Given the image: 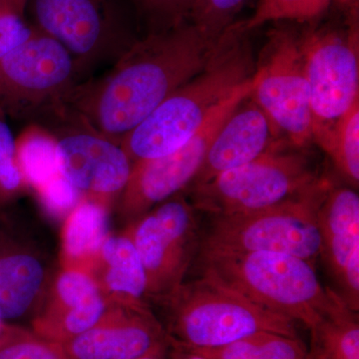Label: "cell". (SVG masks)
Here are the masks:
<instances>
[{
	"instance_id": "1",
	"label": "cell",
	"mask_w": 359,
	"mask_h": 359,
	"mask_svg": "<svg viewBox=\"0 0 359 359\" xmlns=\"http://www.w3.org/2000/svg\"><path fill=\"white\" fill-rule=\"evenodd\" d=\"M226 32L212 39L191 21L148 32L107 72L77 84L65 102L99 133L120 144L175 90L207 67Z\"/></svg>"
},
{
	"instance_id": "2",
	"label": "cell",
	"mask_w": 359,
	"mask_h": 359,
	"mask_svg": "<svg viewBox=\"0 0 359 359\" xmlns=\"http://www.w3.org/2000/svg\"><path fill=\"white\" fill-rule=\"evenodd\" d=\"M244 21L226 30L211 62L175 90L126 135L120 145L132 164L178 150L191 140L217 109L252 79L256 71Z\"/></svg>"
},
{
	"instance_id": "3",
	"label": "cell",
	"mask_w": 359,
	"mask_h": 359,
	"mask_svg": "<svg viewBox=\"0 0 359 359\" xmlns=\"http://www.w3.org/2000/svg\"><path fill=\"white\" fill-rule=\"evenodd\" d=\"M200 266L203 278L309 330L342 301L323 287L313 264L287 254L201 249Z\"/></svg>"
},
{
	"instance_id": "4",
	"label": "cell",
	"mask_w": 359,
	"mask_h": 359,
	"mask_svg": "<svg viewBox=\"0 0 359 359\" xmlns=\"http://www.w3.org/2000/svg\"><path fill=\"white\" fill-rule=\"evenodd\" d=\"M170 344L200 351L229 346L259 332L297 337L295 321L257 306L201 276L167 295Z\"/></svg>"
},
{
	"instance_id": "5",
	"label": "cell",
	"mask_w": 359,
	"mask_h": 359,
	"mask_svg": "<svg viewBox=\"0 0 359 359\" xmlns=\"http://www.w3.org/2000/svg\"><path fill=\"white\" fill-rule=\"evenodd\" d=\"M330 185L323 178L306 193L273 207L212 216L201 249L280 252L313 264L320 254L318 209Z\"/></svg>"
},
{
	"instance_id": "6",
	"label": "cell",
	"mask_w": 359,
	"mask_h": 359,
	"mask_svg": "<svg viewBox=\"0 0 359 359\" xmlns=\"http://www.w3.org/2000/svg\"><path fill=\"white\" fill-rule=\"evenodd\" d=\"M30 25L65 47L79 83L112 66L136 41L116 0H28Z\"/></svg>"
},
{
	"instance_id": "7",
	"label": "cell",
	"mask_w": 359,
	"mask_h": 359,
	"mask_svg": "<svg viewBox=\"0 0 359 359\" xmlns=\"http://www.w3.org/2000/svg\"><path fill=\"white\" fill-rule=\"evenodd\" d=\"M290 149L294 148L269 151L202 185L191 187L194 208L212 216L240 214L273 207L306 193L323 178L306 155Z\"/></svg>"
},
{
	"instance_id": "8",
	"label": "cell",
	"mask_w": 359,
	"mask_h": 359,
	"mask_svg": "<svg viewBox=\"0 0 359 359\" xmlns=\"http://www.w3.org/2000/svg\"><path fill=\"white\" fill-rule=\"evenodd\" d=\"M32 124L50 135L59 172L80 195L105 205L121 196L133 164L120 144L96 131L65 102L47 108Z\"/></svg>"
},
{
	"instance_id": "9",
	"label": "cell",
	"mask_w": 359,
	"mask_h": 359,
	"mask_svg": "<svg viewBox=\"0 0 359 359\" xmlns=\"http://www.w3.org/2000/svg\"><path fill=\"white\" fill-rule=\"evenodd\" d=\"M313 118L321 149L335 124L359 101L358 30L321 29L299 37Z\"/></svg>"
},
{
	"instance_id": "10",
	"label": "cell",
	"mask_w": 359,
	"mask_h": 359,
	"mask_svg": "<svg viewBox=\"0 0 359 359\" xmlns=\"http://www.w3.org/2000/svg\"><path fill=\"white\" fill-rule=\"evenodd\" d=\"M79 84L74 61L55 39L39 32L0 60V111L32 123L65 102Z\"/></svg>"
},
{
	"instance_id": "11",
	"label": "cell",
	"mask_w": 359,
	"mask_h": 359,
	"mask_svg": "<svg viewBox=\"0 0 359 359\" xmlns=\"http://www.w3.org/2000/svg\"><path fill=\"white\" fill-rule=\"evenodd\" d=\"M250 98L292 148L313 142V118L299 36L289 30L271 33L254 74Z\"/></svg>"
},
{
	"instance_id": "12",
	"label": "cell",
	"mask_w": 359,
	"mask_h": 359,
	"mask_svg": "<svg viewBox=\"0 0 359 359\" xmlns=\"http://www.w3.org/2000/svg\"><path fill=\"white\" fill-rule=\"evenodd\" d=\"M254 77L217 109L204 127L178 150L132 165L128 183L120 196L125 216L140 218L156 205L174 197L192 184L212 139L231 111L252 93Z\"/></svg>"
},
{
	"instance_id": "13",
	"label": "cell",
	"mask_w": 359,
	"mask_h": 359,
	"mask_svg": "<svg viewBox=\"0 0 359 359\" xmlns=\"http://www.w3.org/2000/svg\"><path fill=\"white\" fill-rule=\"evenodd\" d=\"M195 210L177 194L138 218L130 237L147 275L148 294L167 297L183 283L197 243Z\"/></svg>"
},
{
	"instance_id": "14",
	"label": "cell",
	"mask_w": 359,
	"mask_h": 359,
	"mask_svg": "<svg viewBox=\"0 0 359 359\" xmlns=\"http://www.w3.org/2000/svg\"><path fill=\"white\" fill-rule=\"evenodd\" d=\"M320 254L347 308L359 309V196L330 185L318 212Z\"/></svg>"
},
{
	"instance_id": "15",
	"label": "cell",
	"mask_w": 359,
	"mask_h": 359,
	"mask_svg": "<svg viewBox=\"0 0 359 359\" xmlns=\"http://www.w3.org/2000/svg\"><path fill=\"white\" fill-rule=\"evenodd\" d=\"M167 332L145 306L128 304L61 344L68 359H139L165 353Z\"/></svg>"
},
{
	"instance_id": "16",
	"label": "cell",
	"mask_w": 359,
	"mask_h": 359,
	"mask_svg": "<svg viewBox=\"0 0 359 359\" xmlns=\"http://www.w3.org/2000/svg\"><path fill=\"white\" fill-rule=\"evenodd\" d=\"M285 147L292 146L250 95L224 120L189 188L202 185L217 175L247 164L269 151Z\"/></svg>"
},
{
	"instance_id": "17",
	"label": "cell",
	"mask_w": 359,
	"mask_h": 359,
	"mask_svg": "<svg viewBox=\"0 0 359 359\" xmlns=\"http://www.w3.org/2000/svg\"><path fill=\"white\" fill-rule=\"evenodd\" d=\"M56 294L63 304L58 313L40 320L39 337L63 344L95 327L107 313V306L93 278L78 271H66L56 282Z\"/></svg>"
},
{
	"instance_id": "18",
	"label": "cell",
	"mask_w": 359,
	"mask_h": 359,
	"mask_svg": "<svg viewBox=\"0 0 359 359\" xmlns=\"http://www.w3.org/2000/svg\"><path fill=\"white\" fill-rule=\"evenodd\" d=\"M44 280L41 261L0 229V323L22 320L41 292Z\"/></svg>"
},
{
	"instance_id": "19",
	"label": "cell",
	"mask_w": 359,
	"mask_h": 359,
	"mask_svg": "<svg viewBox=\"0 0 359 359\" xmlns=\"http://www.w3.org/2000/svg\"><path fill=\"white\" fill-rule=\"evenodd\" d=\"M100 252L106 264L107 289L129 304L143 306L141 299L148 294L147 275L131 237L110 236Z\"/></svg>"
},
{
	"instance_id": "20",
	"label": "cell",
	"mask_w": 359,
	"mask_h": 359,
	"mask_svg": "<svg viewBox=\"0 0 359 359\" xmlns=\"http://www.w3.org/2000/svg\"><path fill=\"white\" fill-rule=\"evenodd\" d=\"M355 311L344 302L311 328L309 359H359V325Z\"/></svg>"
},
{
	"instance_id": "21",
	"label": "cell",
	"mask_w": 359,
	"mask_h": 359,
	"mask_svg": "<svg viewBox=\"0 0 359 359\" xmlns=\"http://www.w3.org/2000/svg\"><path fill=\"white\" fill-rule=\"evenodd\" d=\"M106 205L91 200H81L68 217L65 233L66 255L72 259L100 252L108 238Z\"/></svg>"
},
{
	"instance_id": "22",
	"label": "cell",
	"mask_w": 359,
	"mask_h": 359,
	"mask_svg": "<svg viewBox=\"0 0 359 359\" xmlns=\"http://www.w3.org/2000/svg\"><path fill=\"white\" fill-rule=\"evenodd\" d=\"M194 351L209 359H309L299 337L273 332H259L229 346Z\"/></svg>"
},
{
	"instance_id": "23",
	"label": "cell",
	"mask_w": 359,
	"mask_h": 359,
	"mask_svg": "<svg viewBox=\"0 0 359 359\" xmlns=\"http://www.w3.org/2000/svg\"><path fill=\"white\" fill-rule=\"evenodd\" d=\"M18 163L27 186L39 189L60 175L55 143L50 135L32 124L16 139Z\"/></svg>"
},
{
	"instance_id": "24",
	"label": "cell",
	"mask_w": 359,
	"mask_h": 359,
	"mask_svg": "<svg viewBox=\"0 0 359 359\" xmlns=\"http://www.w3.org/2000/svg\"><path fill=\"white\" fill-rule=\"evenodd\" d=\"M339 173L351 184L359 182V101L335 124L325 147Z\"/></svg>"
},
{
	"instance_id": "25",
	"label": "cell",
	"mask_w": 359,
	"mask_h": 359,
	"mask_svg": "<svg viewBox=\"0 0 359 359\" xmlns=\"http://www.w3.org/2000/svg\"><path fill=\"white\" fill-rule=\"evenodd\" d=\"M332 0H261L254 15L244 21L247 32L271 21H309L321 15Z\"/></svg>"
},
{
	"instance_id": "26",
	"label": "cell",
	"mask_w": 359,
	"mask_h": 359,
	"mask_svg": "<svg viewBox=\"0 0 359 359\" xmlns=\"http://www.w3.org/2000/svg\"><path fill=\"white\" fill-rule=\"evenodd\" d=\"M25 187V177L18 163L16 139L0 111V208L20 195Z\"/></svg>"
},
{
	"instance_id": "27",
	"label": "cell",
	"mask_w": 359,
	"mask_h": 359,
	"mask_svg": "<svg viewBox=\"0 0 359 359\" xmlns=\"http://www.w3.org/2000/svg\"><path fill=\"white\" fill-rule=\"evenodd\" d=\"M247 0H197L191 22L212 39H219L236 22Z\"/></svg>"
},
{
	"instance_id": "28",
	"label": "cell",
	"mask_w": 359,
	"mask_h": 359,
	"mask_svg": "<svg viewBox=\"0 0 359 359\" xmlns=\"http://www.w3.org/2000/svg\"><path fill=\"white\" fill-rule=\"evenodd\" d=\"M143 13L151 29L149 32L169 29L191 21L197 0H133Z\"/></svg>"
},
{
	"instance_id": "29",
	"label": "cell",
	"mask_w": 359,
	"mask_h": 359,
	"mask_svg": "<svg viewBox=\"0 0 359 359\" xmlns=\"http://www.w3.org/2000/svg\"><path fill=\"white\" fill-rule=\"evenodd\" d=\"M36 29L13 0H0V60L32 39Z\"/></svg>"
},
{
	"instance_id": "30",
	"label": "cell",
	"mask_w": 359,
	"mask_h": 359,
	"mask_svg": "<svg viewBox=\"0 0 359 359\" xmlns=\"http://www.w3.org/2000/svg\"><path fill=\"white\" fill-rule=\"evenodd\" d=\"M0 359H68L61 344L18 334L0 337Z\"/></svg>"
},
{
	"instance_id": "31",
	"label": "cell",
	"mask_w": 359,
	"mask_h": 359,
	"mask_svg": "<svg viewBox=\"0 0 359 359\" xmlns=\"http://www.w3.org/2000/svg\"><path fill=\"white\" fill-rule=\"evenodd\" d=\"M37 192L45 208L56 216L70 214L81 201L80 193L61 174L39 187Z\"/></svg>"
},
{
	"instance_id": "32",
	"label": "cell",
	"mask_w": 359,
	"mask_h": 359,
	"mask_svg": "<svg viewBox=\"0 0 359 359\" xmlns=\"http://www.w3.org/2000/svg\"><path fill=\"white\" fill-rule=\"evenodd\" d=\"M170 346L173 347V351L171 353V359H209L203 355V354L197 353V351L174 346V344H170Z\"/></svg>"
},
{
	"instance_id": "33",
	"label": "cell",
	"mask_w": 359,
	"mask_h": 359,
	"mask_svg": "<svg viewBox=\"0 0 359 359\" xmlns=\"http://www.w3.org/2000/svg\"><path fill=\"white\" fill-rule=\"evenodd\" d=\"M13 1L14 2V4H15V6L20 9V11H22L23 13H25L28 0H13Z\"/></svg>"
},
{
	"instance_id": "34",
	"label": "cell",
	"mask_w": 359,
	"mask_h": 359,
	"mask_svg": "<svg viewBox=\"0 0 359 359\" xmlns=\"http://www.w3.org/2000/svg\"><path fill=\"white\" fill-rule=\"evenodd\" d=\"M165 353L152 354V355L144 356V358L139 359H165Z\"/></svg>"
}]
</instances>
